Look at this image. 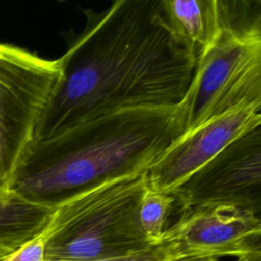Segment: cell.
Segmentation results:
<instances>
[{"instance_id": "obj_1", "label": "cell", "mask_w": 261, "mask_h": 261, "mask_svg": "<svg viewBox=\"0 0 261 261\" xmlns=\"http://www.w3.org/2000/svg\"><path fill=\"white\" fill-rule=\"evenodd\" d=\"M85 13L32 142L119 109L177 105L188 92L197 54L171 29L162 0H116Z\"/></svg>"}, {"instance_id": "obj_2", "label": "cell", "mask_w": 261, "mask_h": 261, "mask_svg": "<svg viewBox=\"0 0 261 261\" xmlns=\"http://www.w3.org/2000/svg\"><path fill=\"white\" fill-rule=\"evenodd\" d=\"M177 105L119 109L32 142L9 190L56 209L106 182L146 172L186 130Z\"/></svg>"}, {"instance_id": "obj_3", "label": "cell", "mask_w": 261, "mask_h": 261, "mask_svg": "<svg viewBox=\"0 0 261 261\" xmlns=\"http://www.w3.org/2000/svg\"><path fill=\"white\" fill-rule=\"evenodd\" d=\"M146 172L121 177L57 207L43 231L47 261H91L129 255L151 246L139 210Z\"/></svg>"}, {"instance_id": "obj_4", "label": "cell", "mask_w": 261, "mask_h": 261, "mask_svg": "<svg viewBox=\"0 0 261 261\" xmlns=\"http://www.w3.org/2000/svg\"><path fill=\"white\" fill-rule=\"evenodd\" d=\"M261 3L219 0L221 29L196 63L186 132L239 105L261 103Z\"/></svg>"}, {"instance_id": "obj_5", "label": "cell", "mask_w": 261, "mask_h": 261, "mask_svg": "<svg viewBox=\"0 0 261 261\" xmlns=\"http://www.w3.org/2000/svg\"><path fill=\"white\" fill-rule=\"evenodd\" d=\"M59 75L58 59L0 43V191L9 190Z\"/></svg>"}, {"instance_id": "obj_6", "label": "cell", "mask_w": 261, "mask_h": 261, "mask_svg": "<svg viewBox=\"0 0 261 261\" xmlns=\"http://www.w3.org/2000/svg\"><path fill=\"white\" fill-rule=\"evenodd\" d=\"M172 194L179 213L224 205L261 212V124L242 134Z\"/></svg>"}, {"instance_id": "obj_7", "label": "cell", "mask_w": 261, "mask_h": 261, "mask_svg": "<svg viewBox=\"0 0 261 261\" xmlns=\"http://www.w3.org/2000/svg\"><path fill=\"white\" fill-rule=\"evenodd\" d=\"M163 239L177 245L180 258L261 259L260 215L233 206H202L182 211Z\"/></svg>"}, {"instance_id": "obj_8", "label": "cell", "mask_w": 261, "mask_h": 261, "mask_svg": "<svg viewBox=\"0 0 261 261\" xmlns=\"http://www.w3.org/2000/svg\"><path fill=\"white\" fill-rule=\"evenodd\" d=\"M261 103L239 105L184 133L146 171L148 189L172 193L228 144L261 124Z\"/></svg>"}, {"instance_id": "obj_9", "label": "cell", "mask_w": 261, "mask_h": 261, "mask_svg": "<svg viewBox=\"0 0 261 261\" xmlns=\"http://www.w3.org/2000/svg\"><path fill=\"white\" fill-rule=\"evenodd\" d=\"M174 33L198 56L214 42L221 29L219 0H162Z\"/></svg>"}, {"instance_id": "obj_10", "label": "cell", "mask_w": 261, "mask_h": 261, "mask_svg": "<svg viewBox=\"0 0 261 261\" xmlns=\"http://www.w3.org/2000/svg\"><path fill=\"white\" fill-rule=\"evenodd\" d=\"M55 209L22 199L11 190L0 191V251L7 254L40 236Z\"/></svg>"}, {"instance_id": "obj_11", "label": "cell", "mask_w": 261, "mask_h": 261, "mask_svg": "<svg viewBox=\"0 0 261 261\" xmlns=\"http://www.w3.org/2000/svg\"><path fill=\"white\" fill-rule=\"evenodd\" d=\"M174 205H177L172 193L157 192L147 188L139 210L142 229L150 245H156L163 241L167 228L166 222Z\"/></svg>"}, {"instance_id": "obj_12", "label": "cell", "mask_w": 261, "mask_h": 261, "mask_svg": "<svg viewBox=\"0 0 261 261\" xmlns=\"http://www.w3.org/2000/svg\"><path fill=\"white\" fill-rule=\"evenodd\" d=\"M178 258H180V254L177 245L172 241L163 239L159 244L151 245L129 255L91 261H173Z\"/></svg>"}, {"instance_id": "obj_13", "label": "cell", "mask_w": 261, "mask_h": 261, "mask_svg": "<svg viewBox=\"0 0 261 261\" xmlns=\"http://www.w3.org/2000/svg\"><path fill=\"white\" fill-rule=\"evenodd\" d=\"M2 261H47L43 232L12 253L6 254Z\"/></svg>"}, {"instance_id": "obj_14", "label": "cell", "mask_w": 261, "mask_h": 261, "mask_svg": "<svg viewBox=\"0 0 261 261\" xmlns=\"http://www.w3.org/2000/svg\"><path fill=\"white\" fill-rule=\"evenodd\" d=\"M173 261H219L214 258H202V259H194V258H178Z\"/></svg>"}, {"instance_id": "obj_15", "label": "cell", "mask_w": 261, "mask_h": 261, "mask_svg": "<svg viewBox=\"0 0 261 261\" xmlns=\"http://www.w3.org/2000/svg\"><path fill=\"white\" fill-rule=\"evenodd\" d=\"M236 261H261V259H236Z\"/></svg>"}, {"instance_id": "obj_16", "label": "cell", "mask_w": 261, "mask_h": 261, "mask_svg": "<svg viewBox=\"0 0 261 261\" xmlns=\"http://www.w3.org/2000/svg\"><path fill=\"white\" fill-rule=\"evenodd\" d=\"M6 254H7V253H5V252H3V251H0V261L3 260V258H4V256H5Z\"/></svg>"}]
</instances>
